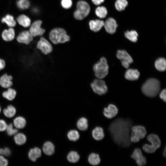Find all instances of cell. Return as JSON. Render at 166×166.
I'll use <instances>...</instances> for the list:
<instances>
[{
  "label": "cell",
  "instance_id": "44dd1931",
  "mask_svg": "<svg viewBox=\"0 0 166 166\" xmlns=\"http://www.w3.org/2000/svg\"><path fill=\"white\" fill-rule=\"evenodd\" d=\"M92 135L93 138L97 140H101L105 136L103 129L100 127H97L93 130Z\"/></svg>",
  "mask_w": 166,
  "mask_h": 166
},
{
  "label": "cell",
  "instance_id": "7c38bea8",
  "mask_svg": "<svg viewBox=\"0 0 166 166\" xmlns=\"http://www.w3.org/2000/svg\"><path fill=\"white\" fill-rule=\"evenodd\" d=\"M33 37L29 31L25 30L21 32L17 38L19 43L28 45L33 40Z\"/></svg>",
  "mask_w": 166,
  "mask_h": 166
},
{
  "label": "cell",
  "instance_id": "9a60e30c",
  "mask_svg": "<svg viewBox=\"0 0 166 166\" xmlns=\"http://www.w3.org/2000/svg\"><path fill=\"white\" fill-rule=\"evenodd\" d=\"M117 57L121 60V61H127L131 64L133 60L131 57L127 52L124 50H119L117 52Z\"/></svg>",
  "mask_w": 166,
  "mask_h": 166
},
{
  "label": "cell",
  "instance_id": "f546056e",
  "mask_svg": "<svg viewBox=\"0 0 166 166\" xmlns=\"http://www.w3.org/2000/svg\"><path fill=\"white\" fill-rule=\"evenodd\" d=\"M14 140L16 144L18 145H22L26 143V138L24 134L19 133L15 134Z\"/></svg>",
  "mask_w": 166,
  "mask_h": 166
},
{
  "label": "cell",
  "instance_id": "f1b7e54d",
  "mask_svg": "<svg viewBox=\"0 0 166 166\" xmlns=\"http://www.w3.org/2000/svg\"><path fill=\"white\" fill-rule=\"evenodd\" d=\"M80 158L79 155L77 152L75 151L70 152L67 156L68 160L70 163H73L77 162Z\"/></svg>",
  "mask_w": 166,
  "mask_h": 166
},
{
  "label": "cell",
  "instance_id": "74e56055",
  "mask_svg": "<svg viewBox=\"0 0 166 166\" xmlns=\"http://www.w3.org/2000/svg\"><path fill=\"white\" fill-rule=\"evenodd\" d=\"M6 130L7 134L9 136L15 135L17 133L18 131L17 129L13 128V125L12 124H10L8 125H7Z\"/></svg>",
  "mask_w": 166,
  "mask_h": 166
},
{
  "label": "cell",
  "instance_id": "9c48e42d",
  "mask_svg": "<svg viewBox=\"0 0 166 166\" xmlns=\"http://www.w3.org/2000/svg\"><path fill=\"white\" fill-rule=\"evenodd\" d=\"M37 48L45 55L51 53L53 49V45L50 41L44 37H42L37 42Z\"/></svg>",
  "mask_w": 166,
  "mask_h": 166
},
{
  "label": "cell",
  "instance_id": "7dc6e473",
  "mask_svg": "<svg viewBox=\"0 0 166 166\" xmlns=\"http://www.w3.org/2000/svg\"><path fill=\"white\" fill-rule=\"evenodd\" d=\"M3 149L2 148H0V154L1 155H3Z\"/></svg>",
  "mask_w": 166,
  "mask_h": 166
},
{
  "label": "cell",
  "instance_id": "d6986e66",
  "mask_svg": "<svg viewBox=\"0 0 166 166\" xmlns=\"http://www.w3.org/2000/svg\"><path fill=\"white\" fill-rule=\"evenodd\" d=\"M2 39L6 41H12L15 37V31L14 29L10 28L8 30H4L2 32Z\"/></svg>",
  "mask_w": 166,
  "mask_h": 166
},
{
  "label": "cell",
  "instance_id": "1f68e13d",
  "mask_svg": "<svg viewBox=\"0 0 166 166\" xmlns=\"http://www.w3.org/2000/svg\"><path fill=\"white\" fill-rule=\"evenodd\" d=\"M125 36L131 41L136 42L137 40L138 34L135 30L127 31L125 33Z\"/></svg>",
  "mask_w": 166,
  "mask_h": 166
},
{
  "label": "cell",
  "instance_id": "ffe728a7",
  "mask_svg": "<svg viewBox=\"0 0 166 166\" xmlns=\"http://www.w3.org/2000/svg\"><path fill=\"white\" fill-rule=\"evenodd\" d=\"M43 151L44 153L48 156L53 155L55 151V146L50 141H48L45 142L43 146Z\"/></svg>",
  "mask_w": 166,
  "mask_h": 166
},
{
  "label": "cell",
  "instance_id": "4fadbf2b",
  "mask_svg": "<svg viewBox=\"0 0 166 166\" xmlns=\"http://www.w3.org/2000/svg\"><path fill=\"white\" fill-rule=\"evenodd\" d=\"M118 109L117 106L112 104H109L107 107L104 108L103 114L108 119H111L115 117L118 113Z\"/></svg>",
  "mask_w": 166,
  "mask_h": 166
},
{
  "label": "cell",
  "instance_id": "cb8c5ba5",
  "mask_svg": "<svg viewBox=\"0 0 166 166\" xmlns=\"http://www.w3.org/2000/svg\"><path fill=\"white\" fill-rule=\"evenodd\" d=\"M17 21L20 25L25 27H29L31 24L30 19L24 14L19 15L17 18Z\"/></svg>",
  "mask_w": 166,
  "mask_h": 166
},
{
  "label": "cell",
  "instance_id": "277c9868",
  "mask_svg": "<svg viewBox=\"0 0 166 166\" xmlns=\"http://www.w3.org/2000/svg\"><path fill=\"white\" fill-rule=\"evenodd\" d=\"M93 70L95 77L103 79L109 73V67L106 59L104 57L100 58L99 60L93 66Z\"/></svg>",
  "mask_w": 166,
  "mask_h": 166
},
{
  "label": "cell",
  "instance_id": "603a6c76",
  "mask_svg": "<svg viewBox=\"0 0 166 166\" xmlns=\"http://www.w3.org/2000/svg\"><path fill=\"white\" fill-rule=\"evenodd\" d=\"M155 66L157 70L160 72L165 70L166 69V60L165 58L160 57L156 60Z\"/></svg>",
  "mask_w": 166,
  "mask_h": 166
},
{
  "label": "cell",
  "instance_id": "7402d4cb",
  "mask_svg": "<svg viewBox=\"0 0 166 166\" xmlns=\"http://www.w3.org/2000/svg\"><path fill=\"white\" fill-rule=\"evenodd\" d=\"M41 151L40 148L35 147L31 149L28 153L29 158L33 162L36 161L37 159L41 157Z\"/></svg>",
  "mask_w": 166,
  "mask_h": 166
},
{
  "label": "cell",
  "instance_id": "60d3db41",
  "mask_svg": "<svg viewBox=\"0 0 166 166\" xmlns=\"http://www.w3.org/2000/svg\"><path fill=\"white\" fill-rule=\"evenodd\" d=\"M8 164V161L3 156H0V166H6Z\"/></svg>",
  "mask_w": 166,
  "mask_h": 166
},
{
  "label": "cell",
  "instance_id": "83f0119b",
  "mask_svg": "<svg viewBox=\"0 0 166 166\" xmlns=\"http://www.w3.org/2000/svg\"><path fill=\"white\" fill-rule=\"evenodd\" d=\"M77 128L81 131H85L87 129L88 126L87 119L84 117L80 118L77 123Z\"/></svg>",
  "mask_w": 166,
  "mask_h": 166
},
{
  "label": "cell",
  "instance_id": "bcb514c9",
  "mask_svg": "<svg viewBox=\"0 0 166 166\" xmlns=\"http://www.w3.org/2000/svg\"><path fill=\"white\" fill-rule=\"evenodd\" d=\"M163 155L164 157H165L166 156V147H165L164 150L163 152Z\"/></svg>",
  "mask_w": 166,
  "mask_h": 166
},
{
  "label": "cell",
  "instance_id": "d4e9b609",
  "mask_svg": "<svg viewBox=\"0 0 166 166\" xmlns=\"http://www.w3.org/2000/svg\"><path fill=\"white\" fill-rule=\"evenodd\" d=\"M88 161L90 164L95 166L98 165L100 163L101 159L98 154L92 153L89 156Z\"/></svg>",
  "mask_w": 166,
  "mask_h": 166
},
{
  "label": "cell",
  "instance_id": "7a4b0ae2",
  "mask_svg": "<svg viewBox=\"0 0 166 166\" xmlns=\"http://www.w3.org/2000/svg\"><path fill=\"white\" fill-rule=\"evenodd\" d=\"M49 38L53 45H56L69 42L71 39V37L63 28H56L49 33Z\"/></svg>",
  "mask_w": 166,
  "mask_h": 166
},
{
  "label": "cell",
  "instance_id": "ac0fdd59",
  "mask_svg": "<svg viewBox=\"0 0 166 166\" xmlns=\"http://www.w3.org/2000/svg\"><path fill=\"white\" fill-rule=\"evenodd\" d=\"M12 77L4 74L0 78V85L4 88H9L12 85Z\"/></svg>",
  "mask_w": 166,
  "mask_h": 166
},
{
  "label": "cell",
  "instance_id": "ba28073f",
  "mask_svg": "<svg viewBox=\"0 0 166 166\" xmlns=\"http://www.w3.org/2000/svg\"><path fill=\"white\" fill-rule=\"evenodd\" d=\"M130 134V140L131 142L137 143L140 139L144 138L147 133L144 127L140 125L134 126L132 127Z\"/></svg>",
  "mask_w": 166,
  "mask_h": 166
},
{
  "label": "cell",
  "instance_id": "5b68a950",
  "mask_svg": "<svg viewBox=\"0 0 166 166\" xmlns=\"http://www.w3.org/2000/svg\"><path fill=\"white\" fill-rule=\"evenodd\" d=\"M76 9L73 13V16L77 20H82L85 18L88 15L90 10L89 4L83 0H80L77 2Z\"/></svg>",
  "mask_w": 166,
  "mask_h": 166
},
{
  "label": "cell",
  "instance_id": "8992f818",
  "mask_svg": "<svg viewBox=\"0 0 166 166\" xmlns=\"http://www.w3.org/2000/svg\"><path fill=\"white\" fill-rule=\"evenodd\" d=\"M148 140L151 143V144H145L143 147V150L148 153H152L160 148L161 141L159 136L155 134H150L147 137Z\"/></svg>",
  "mask_w": 166,
  "mask_h": 166
},
{
  "label": "cell",
  "instance_id": "ab89813d",
  "mask_svg": "<svg viewBox=\"0 0 166 166\" xmlns=\"http://www.w3.org/2000/svg\"><path fill=\"white\" fill-rule=\"evenodd\" d=\"M7 125L3 120H0V131L2 132L6 130Z\"/></svg>",
  "mask_w": 166,
  "mask_h": 166
},
{
  "label": "cell",
  "instance_id": "52a82bcc",
  "mask_svg": "<svg viewBox=\"0 0 166 166\" xmlns=\"http://www.w3.org/2000/svg\"><path fill=\"white\" fill-rule=\"evenodd\" d=\"M90 87L94 93L101 96L108 91V87L105 82L103 79L95 78L90 84Z\"/></svg>",
  "mask_w": 166,
  "mask_h": 166
},
{
  "label": "cell",
  "instance_id": "e575fe53",
  "mask_svg": "<svg viewBox=\"0 0 166 166\" xmlns=\"http://www.w3.org/2000/svg\"><path fill=\"white\" fill-rule=\"evenodd\" d=\"M68 139L71 141H76L78 140L80 137V135L78 132L75 130L69 131L67 133Z\"/></svg>",
  "mask_w": 166,
  "mask_h": 166
},
{
  "label": "cell",
  "instance_id": "e0dca14e",
  "mask_svg": "<svg viewBox=\"0 0 166 166\" xmlns=\"http://www.w3.org/2000/svg\"><path fill=\"white\" fill-rule=\"evenodd\" d=\"M104 25L103 21L98 19L91 20L89 23L90 29L94 32L99 31Z\"/></svg>",
  "mask_w": 166,
  "mask_h": 166
},
{
  "label": "cell",
  "instance_id": "ee69618b",
  "mask_svg": "<svg viewBox=\"0 0 166 166\" xmlns=\"http://www.w3.org/2000/svg\"><path fill=\"white\" fill-rule=\"evenodd\" d=\"M105 0H92L93 3L96 5H98L103 2Z\"/></svg>",
  "mask_w": 166,
  "mask_h": 166
},
{
  "label": "cell",
  "instance_id": "5bb4252c",
  "mask_svg": "<svg viewBox=\"0 0 166 166\" xmlns=\"http://www.w3.org/2000/svg\"><path fill=\"white\" fill-rule=\"evenodd\" d=\"M104 26L107 32L112 34L115 32L117 25L116 21L110 18L107 19L104 22Z\"/></svg>",
  "mask_w": 166,
  "mask_h": 166
},
{
  "label": "cell",
  "instance_id": "2e32d148",
  "mask_svg": "<svg viewBox=\"0 0 166 166\" xmlns=\"http://www.w3.org/2000/svg\"><path fill=\"white\" fill-rule=\"evenodd\" d=\"M140 75V73L137 70L129 69L125 72L124 76L126 79L132 81L137 80Z\"/></svg>",
  "mask_w": 166,
  "mask_h": 166
},
{
  "label": "cell",
  "instance_id": "836d02e7",
  "mask_svg": "<svg viewBox=\"0 0 166 166\" xmlns=\"http://www.w3.org/2000/svg\"><path fill=\"white\" fill-rule=\"evenodd\" d=\"M96 15L101 18L106 17L107 14V11L106 8L104 6H98L95 11Z\"/></svg>",
  "mask_w": 166,
  "mask_h": 166
},
{
  "label": "cell",
  "instance_id": "4dcf8cb0",
  "mask_svg": "<svg viewBox=\"0 0 166 166\" xmlns=\"http://www.w3.org/2000/svg\"><path fill=\"white\" fill-rule=\"evenodd\" d=\"M16 94V92L15 90L10 88L6 91L3 92L2 96L3 97L7 100L11 101L14 98Z\"/></svg>",
  "mask_w": 166,
  "mask_h": 166
},
{
  "label": "cell",
  "instance_id": "8d00e7d4",
  "mask_svg": "<svg viewBox=\"0 0 166 166\" xmlns=\"http://www.w3.org/2000/svg\"><path fill=\"white\" fill-rule=\"evenodd\" d=\"M18 7L22 10L28 8L30 6V3L28 0H18L17 2Z\"/></svg>",
  "mask_w": 166,
  "mask_h": 166
},
{
  "label": "cell",
  "instance_id": "d590c367",
  "mask_svg": "<svg viewBox=\"0 0 166 166\" xmlns=\"http://www.w3.org/2000/svg\"><path fill=\"white\" fill-rule=\"evenodd\" d=\"M128 4L126 0H117L115 3V6L117 10L121 11L125 9Z\"/></svg>",
  "mask_w": 166,
  "mask_h": 166
},
{
  "label": "cell",
  "instance_id": "b9f144b4",
  "mask_svg": "<svg viewBox=\"0 0 166 166\" xmlns=\"http://www.w3.org/2000/svg\"><path fill=\"white\" fill-rule=\"evenodd\" d=\"M160 97L164 102L166 101V90L165 89H163L160 94Z\"/></svg>",
  "mask_w": 166,
  "mask_h": 166
},
{
  "label": "cell",
  "instance_id": "6da1fadb",
  "mask_svg": "<svg viewBox=\"0 0 166 166\" xmlns=\"http://www.w3.org/2000/svg\"><path fill=\"white\" fill-rule=\"evenodd\" d=\"M132 122L129 119L118 118L110 124L109 131L113 140L118 146L129 147L131 144L130 132Z\"/></svg>",
  "mask_w": 166,
  "mask_h": 166
},
{
  "label": "cell",
  "instance_id": "8fae6325",
  "mask_svg": "<svg viewBox=\"0 0 166 166\" xmlns=\"http://www.w3.org/2000/svg\"><path fill=\"white\" fill-rule=\"evenodd\" d=\"M131 157L135 160L136 163L138 166H144L146 164V158L139 148H136L134 150Z\"/></svg>",
  "mask_w": 166,
  "mask_h": 166
},
{
  "label": "cell",
  "instance_id": "7bdbcfd3",
  "mask_svg": "<svg viewBox=\"0 0 166 166\" xmlns=\"http://www.w3.org/2000/svg\"><path fill=\"white\" fill-rule=\"evenodd\" d=\"M11 153V152L9 148H5L3 149V155L6 156H9Z\"/></svg>",
  "mask_w": 166,
  "mask_h": 166
},
{
  "label": "cell",
  "instance_id": "f6af8a7d",
  "mask_svg": "<svg viewBox=\"0 0 166 166\" xmlns=\"http://www.w3.org/2000/svg\"><path fill=\"white\" fill-rule=\"evenodd\" d=\"M5 63L4 61L0 59V70L3 69L5 67Z\"/></svg>",
  "mask_w": 166,
  "mask_h": 166
},
{
  "label": "cell",
  "instance_id": "3957f363",
  "mask_svg": "<svg viewBox=\"0 0 166 166\" xmlns=\"http://www.w3.org/2000/svg\"><path fill=\"white\" fill-rule=\"evenodd\" d=\"M160 88V83L158 80L155 78H150L143 85L141 90L146 96L153 97L158 95Z\"/></svg>",
  "mask_w": 166,
  "mask_h": 166
},
{
  "label": "cell",
  "instance_id": "484cf974",
  "mask_svg": "<svg viewBox=\"0 0 166 166\" xmlns=\"http://www.w3.org/2000/svg\"><path fill=\"white\" fill-rule=\"evenodd\" d=\"M2 23H5L8 26L12 27L15 26L16 22L14 17L10 14L6 15L2 19Z\"/></svg>",
  "mask_w": 166,
  "mask_h": 166
},
{
  "label": "cell",
  "instance_id": "d6a6232c",
  "mask_svg": "<svg viewBox=\"0 0 166 166\" xmlns=\"http://www.w3.org/2000/svg\"><path fill=\"white\" fill-rule=\"evenodd\" d=\"M4 115L7 117L11 118L14 116L16 113V109L15 107L12 105H9L6 109L3 111Z\"/></svg>",
  "mask_w": 166,
  "mask_h": 166
},
{
  "label": "cell",
  "instance_id": "f35d334b",
  "mask_svg": "<svg viewBox=\"0 0 166 166\" xmlns=\"http://www.w3.org/2000/svg\"><path fill=\"white\" fill-rule=\"evenodd\" d=\"M61 4L64 8L69 9L72 6V0H61Z\"/></svg>",
  "mask_w": 166,
  "mask_h": 166
},
{
  "label": "cell",
  "instance_id": "c3c4849f",
  "mask_svg": "<svg viewBox=\"0 0 166 166\" xmlns=\"http://www.w3.org/2000/svg\"><path fill=\"white\" fill-rule=\"evenodd\" d=\"M0 111H1V108H0Z\"/></svg>",
  "mask_w": 166,
  "mask_h": 166
},
{
  "label": "cell",
  "instance_id": "30bf717a",
  "mask_svg": "<svg viewBox=\"0 0 166 166\" xmlns=\"http://www.w3.org/2000/svg\"><path fill=\"white\" fill-rule=\"evenodd\" d=\"M42 21L37 20L31 25L29 32L33 37L42 36L45 33V30L41 27Z\"/></svg>",
  "mask_w": 166,
  "mask_h": 166
},
{
  "label": "cell",
  "instance_id": "4316f807",
  "mask_svg": "<svg viewBox=\"0 0 166 166\" xmlns=\"http://www.w3.org/2000/svg\"><path fill=\"white\" fill-rule=\"evenodd\" d=\"M26 124L25 119L22 117H18L14 120V125L18 129L23 128L25 126Z\"/></svg>",
  "mask_w": 166,
  "mask_h": 166
}]
</instances>
